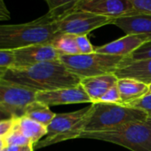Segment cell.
Wrapping results in <instances>:
<instances>
[{"mask_svg":"<svg viewBox=\"0 0 151 151\" xmlns=\"http://www.w3.org/2000/svg\"><path fill=\"white\" fill-rule=\"evenodd\" d=\"M2 79L36 92L76 86L81 81V78L70 72L60 60L29 67H11L6 69Z\"/></svg>","mask_w":151,"mask_h":151,"instance_id":"1","label":"cell"},{"mask_svg":"<svg viewBox=\"0 0 151 151\" xmlns=\"http://www.w3.org/2000/svg\"><path fill=\"white\" fill-rule=\"evenodd\" d=\"M59 34L56 19L47 13L29 22L0 25V49L15 50L34 45L51 44Z\"/></svg>","mask_w":151,"mask_h":151,"instance_id":"2","label":"cell"},{"mask_svg":"<svg viewBox=\"0 0 151 151\" xmlns=\"http://www.w3.org/2000/svg\"><path fill=\"white\" fill-rule=\"evenodd\" d=\"M147 117L144 111L126 105L93 102L86 116L83 132L109 131L128 123L146 120Z\"/></svg>","mask_w":151,"mask_h":151,"instance_id":"3","label":"cell"},{"mask_svg":"<svg viewBox=\"0 0 151 151\" xmlns=\"http://www.w3.org/2000/svg\"><path fill=\"white\" fill-rule=\"evenodd\" d=\"M78 138L108 141L132 151H151V117L109 131L82 132Z\"/></svg>","mask_w":151,"mask_h":151,"instance_id":"4","label":"cell"},{"mask_svg":"<svg viewBox=\"0 0 151 151\" xmlns=\"http://www.w3.org/2000/svg\"><path fill=\"white\" fill-rule=\"evenodd\" d=\"M127 58L128 57L103 54L96 52L90 54H60L59 56V60L66 68L81 79L101 75L114 74Z\"/></svg>","mask_w":151,"mask_h":151,"instance_id":"5","label":"cell"},{"mask_svg":"<svg viewBox=\"0 0 151 151\" xmlns=\"http://www.w3.org/2000/svg\"><path fill=\"white\" fill-rule=\"evenodd\" d=\"M60 33L87 36L91 31L112 24L113 19L82 10H75L56 20Z\"/></svg>","mask_w":151,"mask_h":151,"instance_id":"6","label":"cell"},{"mask_svg":"<svg viewBox=\"0 0 151 151\" xmlns=\"http://www.w3.org/2000/svg\"><path fill=\"white\" fill-rule=\"evenodd\" d=\"M36 91L4 79L0 80V108L14 116H22L25 108L36 101Z\"/></svg>","mask_w":151,"mask_h":151,"instance_id":"7","label":"cell"},{"mask_svg":"<svg viewBox=\"0 0 151 151\" xmlns=\"http://www.w3.org/2000/svg\"><path fill=\"white\" fill-rule=\"evenodd\" d=\"M89 108L63 114H55V116L47 126V134L43 140L38 141L34 148H41L60 141L65 135L77 124L88 112Z\"/></svg>","mask_w":151,"mask_h":151,"instance_id":"8","label":"cell"},{"mask_svg":"<svg viewBox=\"0 0 151 151\" xmlns=\"http://www.w3.org/2000/svg\"><path fill=\"white\" fill-rule=\"evenodd\" d=\"M75 10L90 12L113 20L137 13L128 0H81Z\"/></svg>","mask_w":151,"mask_h":151,"instance_id":"9","label":"cell"},{"mask_svg":"<svg viewBox=\"0 0 151 151\" xmlns=\"http://www.w3.org/2000/svg\"><path fill=\"white\" fill-rule=\"evenodd\" d=\"M36 101L49 107L77 103H92L91 99L80 84L76 86L60 88L52 91L37 92Z\"/></svg>","mask_w":151,"mask_h":151,"instance_id":"10","label":"cell"},{"mask_svg":"<svg viewBox=\"0 0 151 151\" xmlns=\"http://www.w3.org/2000/svg\"><path fill=\"white\" fill-rule=\"evenodd\" d=\"M13 51L14 54V67H29L45 61L57 60L60 56L51 44L34 45Z\"/></svg>","mask_w":151,"mask_h":151,"instance_id":"11","label":"cell"},{"mask_svg":"<svg viewBox=\"0 0 151 151\" xmlns=\"http://www.w3.org/2000/svg\"><path fill=\"white\" fill-rule=\"evenodd\" d=\"M151 39L149 35H125L115 41L95 48V52L103 54L129 57L144 43Z\"/></svg>","mask_w":151,"mask_h":151,"instance_id":"12","label":"cell"},{"mask_svg":"<svg viewBox=\"0 0 151 151\" xmlns=\"http://www.w3.org/2000/svg\"><path fill=\"white\" fill-rule=\"evenodd\" d=\"M114 74L117 78H132L148 86L151 84V59L130 60L128 57Z\"/></svg>","mask_w":151,"mask_h":151,"instance_id":"13","label":"cell"},{"mask_svg":"<svg viewBox=\"0 0 151 151\" xmlns=\"http://www.w3.org/2000/svg\"><path fill=\"white\" fill-rule=\"evenodd\" d=\"M112 24L122 29L126 35L151 36V14L134 13L113 20Z\"/></svg>","mask_w":151,"mask_h":151,"instance_id":"14","label":"cell"},{"mask_svg":"<svg viewBox=\"0 0 151 151\" xmlns=\"http://www.w3.org/2000/svg\"><path fill=\"white\" fill-rule=\"evenodd\" d=\"M115 74H107L97 77L82 78L80 85L93 102H97L117 82Z\"/></svg>","mask_w":151,"mask_h":151,"instance_id":"15","label":"cell"},{"mask_svg":"<svg viewBox=\"0 0 151 151\" xmlns=\"http://www.w3.org/2000/svg\"><path fill=\"white\" fill-rule=\"evenodd\" d=\"M116 86L123 105H128L148 93L147 85L132 78H118Z\"/></svg>","mask_w":151,"mask_h":151,"instance_id":"16","label":"cell"},{"mask_svg":"<svg viewBox=\"0 0 151 151\" xmlns=\"http://www.w3.org/2000/svg\"><path fill=\"white\" fill-rule=\"evenodd\" d=\"M14 127H16L24 136L29 139L34 146L47 134L46 126L25 116L15 117Z\"/></svg>","mask_w":151,"mask_h":151,"instance_id":"17","label":"cell"},{"mask_svg":"<svg viewBox=\"0 0 151 151\" xmlns=\"http://www.w3.org/2000/svg\"><path fill=\"white\" fill-rule=\"evenodd\" d=\"M23 116L29 117L47 127L55 116V114L50 109L49 106L35 101L25 108Z\"/></svg>","mask_w":151,"mask_h":151,"instance_id":"18","label":"cell"},{"mask_svg":"<svg viewBox=\"0 0 151 151\" xmlns=\"http://www.w3.org/2000/svg\"><path fill=\"white\" fill-rule=\"evenodd\" d=\"M77 36L66 33H60L52 41L51 45L62 55H77L79 51L77 45Z\"/></svg>","mask_w":151,"mask_h":151,"instance_id":"19","label":"cell"},{"mask_svg":"<svg viewBox=\"0 0 151 151\" xmlns=\"http://www.w3.org/2000/svg\"><path fill=\"white\" fill-rule=\"evenodd\" d=\"M48 6V14L54 19L60 17L75 10L81 0H45Z\"/></svg>","mask_w":151,"mask_h":151,"instance_id":"20","label":"cell"},{"mask_svg":"<svg viewBox=\"0 0 151 151\" xmlns=\"http://www.w3.org/2000/svg\"><path fill=\"white\" fill-rule=\"evenodd\" d=\"M6 146H19L24 147L33 144L29 139L24 136L16 127H14L12 132L4 139Z\"/></svg>","mask_w":151,"mask_h":151,"instance_id":"21","label":"cell"},{"mask_svg":"<svg viewBox=\"0 0 151 151\" xmlns=\"http://www.w3.org/2000/svg\"><path fill=\"white\" fill-rule=\"evenodd\" d=\"M144 111L148 117H151V93H147L141 98L126 105Z\"/></svg>","mask_w":151,"mask_h":151,"instance_id":"22","label":"cell"},{"mask_svg":"<svg viewBox=\"0 0 151 151\" xmlns=\"http://www.w3.org/2000/svg\"><path fill=\"white\" fill-rule=\"evenodd\" d=\"M151 59V39L140 45L130 56V60H140Z\"/></svg>","mask_w":151,"mask_h":151,"instance_id":"23","label":"cell"},{"mask_svg":"<svg viewBox=\"0 0 151 151\" xmlns=\"http://www.w3.org/2000/svg\"><path fill=\"white\" fill-rule=\"evenodd\" d=\"M76 40L79 54H90L95 52V48L91 44L87 36H77Z\"/></svg>","mask_w":151,"mask_h":151,"instance_id":"24","label":"cell"},{"mask_svg":"<svg viewBox=\"0 0 151 151\" xmlns=\"http://www.w3.org/2000/svg\"><path fill=\"white\" fill-rule=\"evenodd\" d=\"M14 65V54L13 50L0 49V68H9Z\"/></svg>","mask_w":151,"mask_h":151,"instance_id":"25","label":"cell"},{"mask_svg":"<svg viewBox=\"0 0 151 151\" xmlns=\"http://www.w3.org/2000/svg\"><path fill=\"white\" fill-rule=\"evenodd\" d=\"M101 102H107V103H116V104H121L120 100V94L116 86V84L112 86L101 99Z\"/></svg>","mask_w":151,"mask_h":151,"instance_id":"26","label":"cell"},{"mask_svg":"<svg viewBox=\"0 0 151 151\" xmlns=\"http://www.w3.org/2000/svg\"><path fill=\"white\" fill-rule=\"evenodd\" d=\"M137 13L151 14V0H128Z\"/></svg>","mask_w":151,"mask_h":151,"instance_id":"27","label":"cell"},{"mask_svg":"<svg viewBox=\"0 0 151 151\" xmlns=\"http://www.w3.org/2000/svg\"><path fill=\"white\" fill-rule=\"evenodd\" d=\"M15 117L16 116H13L0 120V139H4L12 132L14 127Z\"/></svg>","mask_w":151,"mask_h":151,"instance_id":"28","label":"cell"},{"mask_svg":"<svg viewBox=\"0 0 151 151\" xmlns=\"http://www.w3.org/2000/svg\"><path fill=\"white\" fill-rule=\"evenodd\" d=\"M11 18V14L8 8L6 6V3L3 1H0V22L2 21H8Z\"/></svg>","mask_w":151,"mask_h":151,"instance_id":"29","label":"cell"},{"mask_svg":"<svg viewBox=\"0 0 151 151\" xmlns=\"http://www.w3.org/2000/svg\"><path fill=\"white\" fill-rule=\"evenodd\" d=\"M13 116H14L10 112H8V111H6V110H5V109L0 108V120L10 118V117H13Z\"/></svg>","mask_w":151,"mask_h":151,"instance_id":"30","label":"cell"},{"mask_svg":"<svg viewBox=\"0 0 151 151\" xmlns=\"http://www.w3.org/2000/svg\"><path fill=\"white\" fill-rule=\"evenodd\" d=\"M24 147H19V146H6L4 148L5 151H23Z\"/></svg>","mask_w":151,"mask_h":151,"instance_id":"31","label":"cell"},{"mask_svg":"<svg viewBox=\"0 0 151 151\" xmlns=\"http://www.w3.org/2000/svg\"><path fill=\"white\" fill-rule=\"evenodd\" d=\"M34 144H29L28 146H25L23 151H34Z\"/></svg>","mask_w":151,"mask_h":151,"instance_id":"32","label":"cell"},{"mask_svg":"<svg viewBox=\"0 0 151 151\" xmlns=\"http://www.w3.org/2000/svg\"><path fill=\"white\" fill-rule=\"evenodd\" d=\"M6 147V144H5V140L4 139H0V151L3 150Z\"/></svg>","mask_w":151,"mask_h":151,"instance_id":"33","label":"cell"},{"mask_svg":"<svg viewBox=\"0 0 151 151\" xmlns=\"http://www.w3.org/2000/svg\"><path fill=\"white\" fill-rule=\"evenodd\" d=\"M7 68H0V80L3 78V76L5 74V72L6 71Z\"/></svg>","mask_w":151,"mask_h":151,"instance_id":"34","label":"cell"},{"mask_svg":"<svg viewBox=\"0 0 151 151\" xmlns=\"http://www.w3.org/2000/svg\"><path fill=\"white\" fill-rule=\"evenodd\" d=\"M148 93H151V84L148 85Z\"/></svg>","mask_w":151,"mask_h":151,"instance_id":"35","label":"cell"},{"mask_svg":"<svg viewBox=\"0 0 151 151\" xmlns=\"http://www.w3.org/2000/svg\"><path fill=\"white\" fill-rule=\"evenodd\" d=\"M1 151H5V150H4V149H3V150H1Z\"/></svg>","mask_w":151,"mask_h":151,"instance_id":"36","label":"cell"},{"mask_svg":"<svg viewBox=\"0 0 151 151\" xmlns=\"http://www.w3.org/2000/svg\"><path fill=\"white\" fill-rule=\"evenodd\" d=\"M0 1H3V0H0Z\"/></svg>","mask_w":151,"mask_h":151,"instance_id":"37","label":"cell"}]
</instances>
